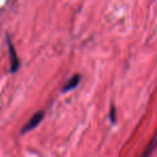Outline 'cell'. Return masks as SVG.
Segmentation results:
<instances>
[{"label":"cell","mask_w":157,"mask_h":157,"mask_svg":"<svg viewBox=\"0 0 157 157\" xmlns=\"http://www.w3.org/2000/svg\"><path fill=\"white\" fill-rule=\"evenodd\" d=\"M43 116H44V113L42 111H38L37 113L33 114V115L30 117V120L27 122V124L23 127L22 132L25 133V132H28V131L33 130V129H35L36 127H37L38 125L42 122V120H43Z\"/></svg>","instance_id":"obj_1"},{"label":"cell","mask_w":157,"mask_h":157,"mask_svg":"<svg viewBox=\"0 0 157 157\" xmlns=\"http://www.w3.org/2000/svg\"><path fill=\"white\" fill-rule=\"evenodd\" d=\"M9 57H10V71L12 73L16 72L20 67V60H18L17 54H16V51L14 48L12 42L9 40Z\"/></svg>","instance_id":"obj_2"},{"label":"cell","mask_w":157,"mask_h":157,"mask_svg":"<svg viewBox=\"0 0 157 157\" xmlns=\"http://www.w3.org/2000/svg\"><path fill=\"white\" fill-rule=\"evenodd\" d=\"M80 80H81L80 75L78 74H74L72 78H70L69 81L63 86V92H70V90H74L78 85V83H80Z\"/></svg>","instance_id":"obj_3"},{"label":"cell","mask_w":157,"mask_h":157,"mask_svg":"<svg viewBox=\"0 0 157 157\" xmlns=\"http://www.w3.org/2000/svg\"><path fill=\"white\" fill-rule=\"evenodd\" d=\"M156 146H157V130H156V132H155V135L153 136L152 140H151V142L148 143V145L146 146V148L144 150L141 157H150L151 154L153 153V151L156 148Z\"/></svg>","instance_id":"obj_4"},{"label":"cell","mask_w":157,"mask_h":157,"mask_svg":"<svg viewBox=\"0 0 157 157\" xmlns=\"http://www.w3.org/2000/svg\"><path fill=\"white\" fill-rule=\"evenodd\" d=\"M110 118H111V122L112 123L115 122V109H114L113 105H112L111 111H110Z\"/></svg>","instance_id":"obj_5"}]
</instances>
